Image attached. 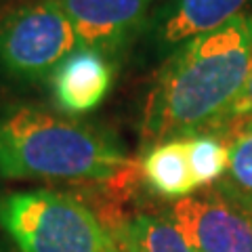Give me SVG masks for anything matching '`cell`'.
I'll return each mask as SVG.
<instances>
[{"label":"cell","instance_id":"6da1fadb","mask_svg":"<svg viewBox=\"0 0 252 252\" xmlns=\"http://www.w3.org/2000/svg\"><path fill=\"white\" fill-rule=\"evenodd\" d=\"M252 67V13L183 44L160 65L145 97L143 149L195 135H223Z\"/></svg>","mask_w":252,"mask_h":252},{"label":"cell","instance_id":"7a4b0ae2","mask_svg":"<svg viewBox=\"0 0 252 252\" xmlns=\"http://www.w3.org/2000/svg\"><path fill=\"white\" fill-rule=\"evenodd\" d=\"M124 152L105 132L21 103L0 109V177L107 181L126 168Z\"/></svg>","mask_w":252,"mask_h":252},{"label":"cell","instance_id":"3957f363","mask_svg":"<svg viewBox=\"0 0 252 252\" xmlns=\"http://www.w3.org/2000/svg\"><path fill=\"white\" fill-rule=\"evenodd\" d=\"M0 227L17 252H105L109 238L84 202L53 189L4 193Z\"/></svg>","mask_w":252,"mask_h":252},{"label":"cell","instance_id":"277c9868","mask_svg":"<svg viewBox=\"0 0 252 252\" xmlns=\"http://www.w3.org/2000/svg\"><path fill=\"white\" fill-rule=\"evenodd\" d=\"M80 49L72 21L57 0H26L0 17V80L30 86Z\"/></svg>","mask_w":252,"mask_h":252},{"label":"cell","instance_id":"5b68a950","mask_svg":"<svg viewBox=\"0 0 252 252\" xmlns=\"http://www.w3.org/2000/svg\"><path fill=\"white\" fill-rule=\"evenodd\" d=\"M252 0H164L149 13L143 32L128 53L139 67L166 61L189 40L246 13Z\"/></svg>","mask_w":252,"mask_h":252},{"label":"cell","instance_id":"8992f818","mask_svg":"<svg viewBox=\"0 0 252 252\" xmlns=\"http://www.w3.org/2000/svg\"><path fill=\"white\" fill-rule=\"evenodd\" d=\"M164 219L198 252H252V217L220 187L172 202Z\"/></svg>","mask_w":252,"mask_h":252},{"label":"cell","instance_id":"52a82bcc","mask_svg":"<svg viewBox=\"0 0 252 252\" xmlns=\"http://www.w3.org/2000/svg\"><path fill=\"white\" fill-rule=\"evenodd\" d=\"M84 49L122 59L135 46L156 0H57Z\"/></svg>","mask_w":252,"mask_h":252},{"label":"cell","instance_id":"ba28073f","mask_svg":"<svg viewBox=\"0 0 252 252\" xmlns=\"http://www.w3.org/2000/svg\"><path fill=\"white\" fill-rule=\"evenodd\" d=\"M51 97L59 112L82 116L103 103L114 86V63L94 49L69 53L49 78Z\"/></svg>","mask_w":252,"mask_h":252},{"label":"cell","instance_id":"9c48e42d","mask_svg":"<svg viewBox=\"0 0 252 252\" xmlns=\"http://www.w3.org/2000/svg\"><path fill=\"white\" fill-rule=\"evenodd\" d=\"M143 175L158 193L172 202L191 195L198 185L187 160V139H172L149 147L143 156Z\"/></svg>","mask_w":252,"mask_h":252},{"label":"cell","instance_id":"30bf717a","mask_svg":"<svg viewBox=\"0 0 252 252\" xmlns=\"http://www.w3.org/2000/svg\"><path fill=\"white\" fill-rule=\"evenodd\" d=\"M122 231L135 252H198L164 217L139 215Z\"/></svg>","mask_w":252,"mask_h":252},{"label":"cell","instance_id":"8fae6325","mask_svg":"<svg viewBox=\"0 0 252 252\" xmlns=\"http://www.w3.org/2000/svg\"><path fill=\"white\" fill-rule=\"evenodd\" d=\"M187 160L198 189L219 183L229 168V141L223 135H212V132L189 137Z\"/></svg>","mask_w":252,"mask_h":252},{"label":"cell","instance_id":"7c38bea8","mask_svg":"<svg viewBox=\"0 0 252 252\" xmlns=\"http://www.w3.org/2000/svg\"><path fill=\"white\" fill-rule=\"evenodd\" d=\"M229 177L219 187L240 200H252V120L233 130L229 139Z\"/></svg>","mask_w":252,"mask_h":252},{"label":"cell","instance_id":"4fadbf2b","mask_svg":"<svg viewBox=\"0 0 252 252\" xmlns=\"http://www.w3.org/2000/svg\"><path fill=\"white\" fill-rule=\"evenodd\" d=\"M250 120H252V67H250V76H248L246 86H244L242 97H240V101L233 107L231 124H233V128L238 130L242 124H246Z\"/></svg>","mask_w":252,"mask_h":252},{"label":"cell","instance_id":"5bb4252c","mask_svg":"<svg viewBox=\"0 0 252 252\" xmlns=\"http://www.w3.org/2000/svg\"><path fill=\"white\" fill-rule=\"evenodd\" d=\"M105 252H135L132 246L126 240V235L122 229H116L114 233H109L107 238V250Z\"/></svg>","mask_w":252,"mask_h":252},{"label":"cell","instance_id":"9a60e30c","mask_svg":"<svg viewBox=\"0 0 252 252\" xmlns=\"http://www.w3.org/2000/svg\"><path fill=\"white\" fill-rule=\"evenodd\" d=\"M223 191H225V189H223ZM225 193H227V191H225ZM227 195H229V193H227ZM229 198H233V195H229ZM233 200H235V202H238V204H240V206H242V208H244V210H246V212H248V215L252 217V200H240V198H233Z\"/></svg>","mask_w":252,"mask_h":252}]
</instances>
